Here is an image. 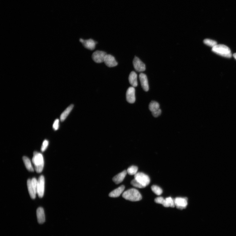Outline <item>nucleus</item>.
Wrapping results in <instances>:
<instances>
[{"label": "nucleus", "instance_id": "f257e3e1", "mask_svg": "<svg viewBox=\"0 0 236 236\" xmlns=\"http://www.w3.org/2000/svg\"><path fill=\"white\" fill-rule=\"evenodd\" d=\"M32 162L34 165L35 169L37 173L42 172L44 166V161L42 155L37 152H34Z\"/></svg>", "mask_w": 236, "mask_h": 236}, {"label": "nucleus", "instance_id": "f03ea898", "mask_svg": "<svg viewBox=\"0 0 236 236\" xmlns=\"http://www.w3.org/2000/svg\"><path fill=\"white\" fill-rule=\"evenodd\" d=\"M122 196L125 199L132 202H138L142 198V195L138 190L133 188L124 192Z\"/></svg>", "mask_w": 236, "mask_h": 236}, {"label": "nucleus", "instance_id": "7ed1b4c3", "mask_svg": "<svg viewBox=\"0 0 236 236\" xmlns=\"http://www.w3.org/2000/svg\"><path fill=\"white\" fill-rule=\"evenodd\" d=\"M212 51L216 54L225 58H230L232 54L230 48L223 44H217L212 48Z\"/></svg>", "mask_w": 236, "mask_h": 236}, {"label": "nucleus", "instance_id": "20e7f679", "mask_svg": "<svg viewBox=\"0 0 236 236\" xmlns=\"http://www.w3.org/2000/svg\"><path fill=\"white\" fill-rule=\"evenodd\" d=\"M134 178L137 181L145 188L150 184V180L149 177L148 176L143 173H137L134 176Z\"/></svg>", "mask_w": 236, "mask_h": 236}, {"label": "nucleus", "instance_id": "39448f33", "mask_svg": "<svg viewBox=\"0 0 236 236\" xmlns=\"http://www.w3.org/2000/svg\"><path fill=\"white\" fill-rule=\"evenodd\" d=\"M107 54L105 52L103 51H97L93 53L92 58L95 63H101L104 62L105 58Z\"/></svg>", "mask_w": 236, "mask_h": 236}, {"label": "nucleus", "instance_id": "423d86ee", "mask_svg": "<svg viewBox=\"0 0 236 236\" xmlns=\"http://www.w3.org/2000/svg\"><path fill=\"white\" fill-rule=\"evenodd\" d=\"M133 64L134 68L136 71L141 72L145 70V64L138 57H135L134 58L133 61Z\"/></svg>", "mask_w": 236, "mask_h": 236}, {"label": "nucleus", "instance_id": "0eeeda50", "mask_svg": "<svg viewBox=\"0 0 236 236\" xmlns=\"http://www.w3.org/2000/svg\"><path fill=\"white\" fill-rule=\"evenodd\" d=\"M188 199L187 198L176 197L174 199L175 206L180 210L186 208L188 205Z\"/></svg>", "mask_w": 236, "mask_h": 236}, {"label": "nucleus", "instance_id": "6e6552de", "mask_svg": "<svg viewBox=\"0 0 236 236\" xmlns=\"http://www.w3.org/2000/svg\"><path fill=\"white\" fill-rule=\"evenodd\" d=\"M45 179L43 176H41L39 177L38 180V186H37V193L39 197L42 198L44 196V192Z\"/></svg>", "mask_w": 236, "mask_h": 236}, {"label": "nucleus", "instance_id": "1a4fd4ad", "mask_svg": "<svg viewBox=\"0 0 236 236\" xmlns=\"http://www.w3.org/2000/svg\"><path fill=\"white\" fill-rule=\"evenodd\" d=\"M135 88L133 87H131L128 88L126 93V97L128 103L131 104L135 103Z\"/></svg>", "mask_w": 236, "mask_h": 236}, {"label": "nucleus", "instance_id": "9d476101", "mask_svg": "<svg viewBox=\"0 0 236 236\" xmlns=\"http://www.w3.org/2000/svg\"><path fill=\"white\" fill-rule=\"evenodd\" d=\"M79 41L82 43L86 49L91 50L95 49L97 42L92 39L84 40L80 39Z\"/></svg>", "mask_w": 236, "mask_h": 236}, {"label": "nucleus", "instance_id": "9b49d317", "mask_svg": "<svg viewBox=\"0 0 236 236\" xmlns=\"http://www.w3.org/2000/svg\"><path fill=\"white\" fill-rule=\"evenodd\" d=\"M104 62L109 67L116 66L118 64V63L114 56L110 54H107L106 55Z\"/></svg>", "mask_w": 236, "mask_h": 236}, {"label": "nucleus", "instance_id": "f8f14e48", "mask_svg": "<svg viewBox=\"0 0 236 236\" xmlns=\"http://www.w3.org/2000/svg\"><path fill=\"white\" fill-rule=\"evenodd\" d=\"M141 84L144 91L147 92L149 90V85L146 75L143 73H140L139 75Z\"/></svg>", "mask_w": 236, "mask_h": 236}, {"label": "nucleus", "instance_id": "ddd939ff", "mask_svg": "<svg viewBox=\"0 0 236 236\" xmlns=\"http://www.w3.org/2000/svg\"><path fill=\"white\" fill-rule=\"evenodd\" d=\"M37 221L39 224H42L45 222V218L44 209L42 207L37 209Z\"/></svg>", "mask_w": 236, "mask_h": 236}, {"label": "nucleus", "instance_id": "4468645a", "mask_svg": "<svg viewBox=\"0 0 236 236\" xmlns=\"http://www.w3.org/2000/svg\"><path fill=\"white\" fill-rule=\"evenodd\" d=\"M127 173V171L124 170L114 176L112 178V181L115 183L119 184L123 181Z\"/></svg>", "mask_w": 236, "mask_h": 236}, {"label": "nucleus", "instance_id": "2eb2a0df", "mask_svg": "<svg viewBox=\"0 0 236 236\" xmlns=\"http://www.w3.org/2000/svg\"><path fill=\"white\" fill-rule=\"evenodd\" d=\"M129 80L132 87H135L138 86L137 74L135 72L132 71L131 72L129 77Z\"/></svg>", "mask_w": 236, "mask_h": 236}, {"label": "nucleus", "instance_id": "dca6fc26", "mask_svg": "<svg viewBox=\"0 0 236 236\" xmlns=\"http://www.w3.org/2000/svg\"><path fill=\"white\" fill-rule=\"evenodd\" d=\"M125 188V187L124 185H122L121 186L110 193L109 194V196L111 197L114 198L119 197L124 191Z\"/></svg>", "mask_w": 236, "mask_h": 236}, {"label": "nucleus", "instance_id": "f3484780", "mask_svg": "<svg viewBox=\"0 0 236 236\" xmlns=\"http://www.w3.org/2000/svg\"><path fill=\"white\" fill-rule=\"evenodd\" d=\"M27 185L29 195L32 199H34L36 197V193L32 184L31 180L28 179L27 181Z\"/></svg>", "mask_w": 236, "mask_h": 236}, {"label": "nucleus", "instance_id": "a211bd4d", "mask_svg": "<svg viewBox=\"0 0 236 236\" xmlns=\"http://www.w3.org/2000/svg\"><path fill=\"white\" fill-rule=\"evenodd\" d=\"M74 107V105L73 104L71 105L62 113L60 117V119L61 122H63L65 120L67 117L68 116L70 113L72 109H73Z\"/></svg>", "mask_w": 236, "mask_h": 236}, {"label": "nucleus", "instance_id": "6ab92c4d", "mask_svg": "<svg viewBox=\"0 0 236 236\" xmlns=\"http://www.w3.org/2000/svg\"><path fill=\"white\" fill-rule=\"evenodd\" d=\"M162 204L165 207H175V204L174 200L170 197L164 199Z\"/></svg>", "mask_w": 236, "mask_h": 236}, {"label": "nucleus", "instance_id": "aec40b11", "mask_svg": "<svg viewBox=\"0 0 236 236\" xmlns=\"http://www.w3.org/2000/svg\"><path fill=\"white\" fill-rule=\"evenodd\" d=\"M149 109L152 113L159 111L160 110L159 104L156 101H152L149 104Z\"/></svg>", "mask_w": 236, "mask_h": 236}, {"label": "nucleus", "instance_id": "412c9836", "mask_svg": "<svg viewBox=\"0 0 236 236\" xmlns=\"http://www.w3.org/2000/svg\"><path fill=\"white\" fill-rule=\"evenodd\" d=\"M23 161L27 169L29 171H34V169L32 167L31 162L28 158L23 157L22 158Z\"/></svg>", "mask_w": 236, "mask_h": 236}, {"label": "nucleus", "instance_id": "4be33fe9", "mask_svg": "<svg viewBox=\"0 0 236 236\" xmlns=\"http://www.w3.org/2000/svg\"><path fill=\"white\" fill-rule=\"evenodd\" d=\"M138 170V168L137 166H132L129 168L127 171L129 175L135 176L137 173Z\"/></svg>", "mask_w": 236, "mask_h": 236}, {"label": "nucleus", "instance_id": "5701e85b", "mask_svg": "<svg viewBox=\"0 0 236 236\" xmlns=\"http://www.w3.org/2000/svg\"><path fill=\"white\" fill-rule=\"evenodd\" d=\"M151 189L155 194L158 195H162L163 191L161 188L157 186L153 185L151 187Z\"/></svg>", "mask_w": 236, "mask_h": 236}, {"label": "nucleus", "instance_id": "b1692460", "mask_svg": "<svg viewBox=\"0 0 236 236\" xmlns=\"http://www.w3.org/2000/svg\"><path fill=\"white\" fill-rule=\"evenodd\" d=\"M203 42L206 45L212 48L217 45V42L216 41L209 39H205Z\"/></svg>", "mask_w": 236, "mask_h": 236}, {"label": "nucleus", "instance_id": "393cba45", "mask_svg": "<svg viewBox=\"0 0 236 236\" xmlns=\"http://www.w3.org/2000/svg\"><path fill=\"white\" fill-rule=\"evenodd\" d=\"M131 184L134 187H135L138 188H143L144 187L140 183H139L136 180L134 179L131 182Z\"/></svg>", "mask_w": 236, "mask_h": 236}, {"label": "nucleus", "instance_id": "a878e982", "mask_svg": "<svg viewBox=\"0 0 236 236\" xmlns=\"http://www.w3.org/2000/svg\"><path fill=\"white\" fill-rule=\"evenodd\" d=\"M32 184V186L34 187V189L37 194V186H38V181L35 178H33L31 180Z\"/></svg>", "mask_w": 236, "mask_h": 236}, {"label": "nucleus", "instance_id": "bb28decb", "mask_svg": "<svg viewBox=\"0 0 236 236\" xmlns=\"http://www.w3.org/2000/svg\"><path fill=\"white\" fill-rule=\"evenodd\" d=\"M48 145H49V141L47 140H44L42 146L41 148V151L44 152L46 149Z\"/></svg>", "mask_w": 236, "mask_h": 236}, {"label": "nucleus", "instance_id": "cd10ccee", "mask_svg": "<svg viewBox=\"0 0 236 236\" xmlns=\"http://www.w3.org/2000/svg\"><path fill=\"white\" fill-rule=\"evenodd\" d=\"M59 127V120L58 119H56L53 123V128L55 130L57 131Z\"/></svg>", "mask_w": 236, "mask_h": 236}, {"label": "nucleus", "instance_id": "c85d7f7f", "mask_svg": "<svg viewBox=\"0 0 236 236\" xmlns=\"http://www.w3.org/2000/svg\"><path fill=\"white\" fill-rule=\"evenodd\" d=\"M164 199V198L163 197H159L155 198V202L157 203L162 204Z\"/></svg>", "mask_w": 236, "mask_h": 236}, {"label": "nucleus", "instance_id": "c756f323", "mask_svg": "<svg viewBox=\"0 0 236 236\" xmlns=\"http://www.w3.org/2000/svg\"><path fill=\"white\" fill-rule=\"evenodd\" d=\"M233 56H234V58L236 60V53H235L233 55Z\"/></svg>", "mask_w": 236, "mask_h": 236}]
</instances>
